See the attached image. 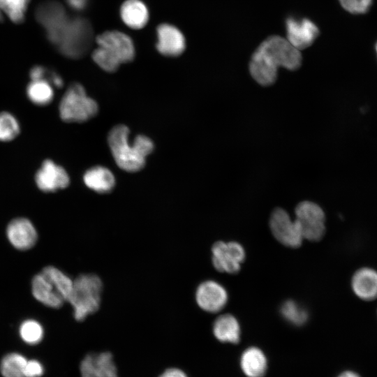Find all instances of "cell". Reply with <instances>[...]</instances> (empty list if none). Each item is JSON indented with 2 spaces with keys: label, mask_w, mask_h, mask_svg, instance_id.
<instances>
[{
  "label": "cell",
  "mask_w": 377,
  "mask_h": 377,
  "mask_svg": "<svg viewBox=\"0 0 377 377\" xmlns=\"http://www.w3.org/2000/svg\"><path fill=\"white\" fill-rule=\"evenodd\" d=\"M269 226L274 237L286 246L296 248L302 242V235L295 220L283 209L276 208L271 214Z\"/></svg>",
  "instance_id": "9"
},
{
  "label": "cell",
  "mask_w": 377,
  "mask_h": 377,
  "mask_svg": "<svg viewBox=\"0 0 377 377\" xmlns=\"http://www.w3.org/2000/svg\"><path fill=\"white\" fill-rule=\"evenodd\" d=\"M27 359L21 353L11 352L0 361V373L3 377H25L24 367Z\"/></svg>",
  "instance_id": "26"
},
{
  "label": "cell",
  "mask_w": 377,
  "mask_h": 377,
  "mask_svg": "<svg viewBox=\"0 0 377 377\" xmlns=\"http://www.w3.org/2000/svg\"><path fill=\"white\" fill-rule=\"evenodd\" d=\"M212 251L213 265L222 272L237 273L245 258L243 247L235 242H217L212 246Z\"/></svg>",
  "instance_id": "10"
},
{
  "label": "cell",
  "mask_w": 377,
  "mask_h": 377,
  "mask_svg": "<svg viewBox=\"0 0 377 377\" xmlns=\"http://www.w3.org/2000/svg\"><path fill=\"white\" fill-rule=\"evenodd\" d=\"M83 181L89 188L99 193L111 191L115 185L112 172L102 166H96L88 170L84 175Z\"/></svg>",
  "instance_id": "21"
},
{
  "label": "cell",
  "mask_w": 377,
  "mask_h": 377,
  "mask_svg": "<svg viewBox=\"0 0 377 377\" xmlns=\"http://www.w3.org/2000/svg\"><path fill=\"white\" fill-rule=\"evenodd\" d=\"M98 46L111 52L121 64L133 60L135 56L134 44L131 38L119 31H107L96 38Z\"/></svg>",
  "instance_id": "11"
},
{
  "label": "cell",
  "mask_w": 377,
  "mask_h": 377,
  "mask_svg": "<svg viewBox=\"0 0 377 377\" xmlns=\"http://www.w3.org/2000/svg\"><path fill=\"white\" fill-rule=\"evenodd\" d=\"M216 338L222 342L237 343L239 341L240 327L236 318L230 314L218 317L213 325Z\"/></svg>",
  "instance_id": "23"
},
{
  "label": "cell",
  "mask_w": 377,
  "mask_h": 377,
  "mask_svg": "<svg viewBox=\"0 0 377 377\" xmlns=\"http://www.w3.org/2000/svg\"><path fill=\"white\" fill-rule=\"evenodd\" d=\"M158 377H188L186 373L179 368H168Z\"/></svg>",
  "instance_id": "34"
},
{
  "label": "cell",
  "mask_w": 377,
  "mask_h": 377,
  "mask_svg": "<svg viewBox=\"0 0 377 377\" xmlns=\"http://www.w3.org/2000/svg\"><path fill=\"white\" fill-rule=\"evenodd\" d=\"M26 91L28 98L37 105H48L54 98L53 86L46 80H31Z\"/></svg>",
  "instance_id": "24"
},
{
  "label": "cell",
  "mask_w": 377,
  "mask_h": 377,
  "mask_svg": "<svg viewBox=\"0 0 377 377\" xmlns=\"http://www.w3.org/2000/svg\"><path fill=\"white\" fill-rule=\"evenodd\" d=\"M35 17L54 45L70 19L64 6L53 0L40 3L36 9Z\"/></svg>",
  "instance_id": "6"
},
{
  "label": "cell",
  "mask_w": 377,
  "mask_h": 377,
  "mask_svg": "<svg viewBox=\"0 0 377 377\" xmlns=\"http://www.w3.org/2000/svg\"><path fill=\"white\" fill-rule=\"evenodd\" d=\"M279 67L295 71L302 64V54L287 39L272 36L258 47Z\"/></svg>",
  "instance_id": "7"
},
{
  "label": "cell",
  "mask_w": 377,
  "mask_h": 377,
  "mask_svg": "<svg viewBox=\"0 0 377 377\" xmlns=\"http://www.w3.org/2000/svg\"><path fill=\"white\" fill-rule=\"evenodd\" d=\"M341 6L353 14H362L370 8L373 0H339Z\"/></svg>",
  "instance_id": "31"
},
{
  "label": "cell",
  "mask_w": 377,
  "mask_h": 377,
  "mask_svg": "<svg viewBox=\"0 0 377 377\" xmlns=\"http://www.w3.org/2000/svg\"><path fill=\"white\" fill-rule=\"evenodd\" d=\"M19 335L25 343L34 346L43 340L44 329L38 321L34 319H27L20 324Z\"/></svg>",
  "instance_id": "27"
},
{
  "label": "cell",
  "mask_w": 377,
  "mask_h": 377,
  "mask_svg": "<svg viewBox=\"0 0 377 377\" xmlns=\"http://www.w3.org/2000/svg\"><path fill=\"white\" fill-rule=\"evenodd\" d=\"M123 22L130 28L140 29L148 22L149 12L145 4L140 0H126L120 9Z\"/></svg>",
  "instance_id": "20"
},
{
  "label": "cell",
  "mask_w": 377,
  "mask_h": 377,
  "mask_svg": "<svg viewBox=\"0 0 377 377\" xmlns=\"http://www.w3.org/2000/svg\"><path fill=\"white\" fill-rule=\"evenodd\" d=\"M338 377H360L358 374L353 371H345L341 374Z\"/></svg>",
  "instance_id": "36"
},
{
  "label": "cell",
  "mask_w": 377,
  "mask_h": 377,
  "mask_svg": "<svg viewBox=\"0 0 377 377\" xmlns=\"http://www.w3.org/2000/svg\"><path fill=\"white\" fill-rule=\"evenodd\" d=\"M240 365L247 377H263L267 369V361L262 350L251 347L242 353Z\"/></svg>",
  "instance_id": "22"
},
{
  "label": "cell",
  "mask_w": 377,
  "mask_h": 377,
  "mask_svg": "<svg viewBox=\"0 0 377 377\" xmlns=\"http://www.w3.org/2000/svg\"><path fill=\"white\" fill-rule=\"evenodd\" d=\"M296 219L303 239L320 240L325 233V214L321 207L311 201L300 202L295 208Z\"/></svg>",
  "instance_id": "8"
},
{
  "label": "cell",
  "mask_w": 377,
  "mask_h": 377,
  "mask_svg": "<svg viewBox=\"0 0 377 377\" xmlns=\"http://www.w3.org/2000/svg\"><path fill=\"white\" fill-rule=\"evenodd\" d=\"M277 71L278 66L258 47L249 63V72L253 80L262 86L272 85L277 78Z\"/></svg>",
  "instance_id": "18"
},
{
  "label": "cell",
  "mask_w": 377,
  "mask_h": 377,
  "mask_svg": "<svg viewBox=\"0 0 377 377\" xmlns=\"http://www.w3.org/2000/svg\"><path fill=\"white\" fill-rule=\"evenodd\" d=\"M281 313L288 321L295 325L305 323L308 318L306 311L293 300L286 301L282 304Z\"/></svg>",
  "instance_id": "30"
},
{
  "label": "cell",
  "mask_w": 377,
  "mask_h": 377,
  "mask_svg": "<svg viewBox=\"0 0 377 377\" xmlns=\"http://www.w3.org/2000/svg\"><path fill=\"white\" fill-rule=\"evenodd\" d=\"M128 135V128L118 125L110 131L108 142L117 165L125 171L133 172L144 168L147 156L154 149V144L149 138L140 135L131 145Z\"/></svg>",
  "instance_id": "1"
},
{
  "label": "cell",
  "mask_w": 377,
  "mask_h": 377,
  "mask_svg": "<svg viewBox=\"0 0 377 377\" xmlns=\"http://www.w3.org/2000/svg\"><path fill=\"white\" fill-rule=\"evenodd\" d=\"M94 61L103 70L112 73L116 71L120 64V61L108 50L98 46L91 54Z\"/></svg>",
  "instance_id": "29"
},
{
  "label": "cell",
  "mask_w": 377,
  "mask_h": 377,
  "mask_svg": "<svg viewBox=\"0 0 377 377\" xmlns=\"http://www.w3.org/2000/svg\"><path fill=\"white\" fill-rule=\"evenodd\" d=\"M103 290L101 279L94 274L79 275L73 280L68 302L73 307L74 318L82 321L99 308Z\"/></svg>",
  "instance_id": "3"
},
{
  "label": "cell",
  "mask_w": 377,
  "mask_h": 377,
  "mask_svg": "<svg viewBox=\"0 0 377 377\" xmlns=\"http://www.w3.org/2000/svg\"><path fill=\"white\" fill-rule=\"evenodd\" d=\"M352 288L357 297L365 301L377 298V272L371 268H361L353 275Z\"/></svg>",
  "instance_id": "19"
},
{
  "label": "cell",
  "mask_w": 377,
  "mask_h": 377,
  "mask_svg": "<svg viewBox=\"0 0 377 377\" xmlns=\"http://www.w3.org/2000/svg\"><path fill=\"white\" fill-rule=\"evenodd\" d=\"M88 0H66L67 4L73 10H83L87 4Z\"/></svg>",
  "instance_id": "35"
},
{
  "label": "cell",
  "mask_w": 377,
  "mask_h": 377,
  "mask_svg": "<svg viewBox=\"0 0 377 377\" xmlns=\"http://www.w3.org/2000/svg\"><path fill=\"white\" fill-rule=\"evenodd\" d=\"M96 102L89 97L79 83L69 86L59 105L60 117L66 122H84L98 112Z\"/></svg>",
  "instance_id": "5"
},
{
  "label": "cell",
  "mask_w": 377,
  "mask_h": 377,
  "mask_svg": "<svg viewBox=\"0 0 377 377\" xmlns=\"http://www.w3.org/2000/svg\"><path fill=\"white\" fill-rule=\"evenodd\" d=\"M44 367L38 360H27L24 367L25 377H41L44 374Z\"/></svg>",
  "instance_id": "32"
},
{
  "label": "cell",
  "mask_w": 377,
  "mask_h": 377,
  "mask_svg": "<svg viewBox=\"0 0 377 377\" xmlns=\"http://www.w3.org/2000/svg\"><path fill=\"white\" fill-rule=\"evenodd\" d=\"M30 0H0V21L5 17L12 22H24Z\"/></svg>",
  "instance_id": "25"
},
{
  "label": "cell",
  "mask_w": 377,
  "mask_h": 377,
  "mask_svg": "<svg viewBox=\"0 0 377 377\" xmlns=\"http://www.w3.org/2000/svg\"><path fill=\"white\" fill-rule=\"evenodd\" d=\"M38 188L44 192H54L66 188L70 183L67 172L50 159L45 160L35 175Z\"/></svg>",
  "instance_id": "13"
},
{
  "label": "cell",
  "mask_w": 377,
  "mask_h": 377,
  "mask_svg": "<svg viewBox=\"0 0 377 377\" xmlns=\"http://www.w3.org/2000/svg\"><path fill=\"white\" fill-rule=\"evenodd\" d=\"M81 377H118L117 369L111 353H89L80 364Z\"/></svg>",
  "instance_id": "15"
},
{
  "label": "cell",
  "mask_w": 377,
  "mask_h": 377,
  "mask_svg": "<svg viewBox=\"0 0 377 377\" xmlns=\"http://www.w3.org/2000/svg\"><path fill=\"white\" fill-rule=\"evenodd\" d=\"M73 285V280L66 274L50 265L33 277L31 287L37 301L47 307L58 309L68 302Z\"/></svg>",
  "instance_id": "2"
},
{
  "label": "cell",
  "mask_w": 377,
  "mask_h": 377,
  "mask_svg": "<svg viewBox=\"0 0 377 377\" xmlns=\"http://www.w3.org/2000/svg\"><path fill=\"white\" fill-rule=\"evenodd\" d=\"M20 127L17 119L8 112H0V141L13 140L20 133Z\"/></svg>",
  "instance_id": "28"
},
{
  "label": "cell",
  "mask_w": 377,
  "mask_h": 377,
  "mask_svg": "<svg viewBox=\"0 0 377 377\" xmlns=\"http://www.w3.org/2000/svg\"><path fill=\"white\" fill-rule=\"evenodd\" d=\"M286 31L287 40L299 50L311 45L319 34L318 27L307 18L288 17Z\"/></svg>",
  "instance_id": "12"
},
{
  "label": "cell",
  "mask_w": 377,
  "mask_h": 377,
  "mask_svg": "<svg viewBox=\"0 0 377 377\" xmlns=\"http://www.w3.org/2000/svg\"><path fill=\"white\" fill-rule=\"evenodd\" d=\"M93 40L92 27L84 18H70L54 45L64 56L79 59L84 56Z\"/></svg>",
  "instance_id": "4"
},
{
  "label": "cell",
  "mask_w": 377,
  "mask_h": 377,
  "mask_svg": "<svg viewBox=\"0 0 377 377\" xmlns=\"http://www.w3.org/2000/svg\"><path fill=\"white\" fill-rule=\"evenodd\" d=\"M47 69L41 66H34L29 72L31 80H45Z\"/></svg>",
  "instance_id": "33"
},
{
  "label": "cell",
  "mask_w": 377,
  "mask_h": 377,
  "mask_svg": "<svg viewBox=\"0 0 377 377\" xmlns=\"http://www.w3.org/2000/svg\"><path fill=\"white\" fill-rule=\"evenodd\" d=\"M376 52H377V43H376Z\"/></svg>",
  "instance_id": "37"
},
{
  "label": "cell",
  "mask_w": 377,
  "mask_h": 377,
  "mask_svg": "<svg viewBox=\"0 0 377 377\" xmlns=\"http://www.w3.org/2000/svg\"><path fill=\"white\" fill-rule=\"evenodd\" d=\"M195 299L202 309L215 313L223 308L228 300V295L219 283L214 281H206L198 287Z\"/></svg>",
  "instance_id": "16"
},
{
  "label": "cell",
  "mask_w": 377,
  "mask_h": 377,
  "mask_svg": "<svg viewBox=\"0 0 377 377\" xmlns=\"http://www.w3.org/2000/svg\"><path fill=\"white\" fill-rule=\"evenodd\" d=\"M6 233L10 244L20 251L33 248L38 241V232L35 226L30 220L23 217L10 221Z\"/></svg>",
  "instance_id": "14"
},
{
  "label": "cell",
  "mask_w": 377,
  "mask_h": 377,
  "mask_svg": "<svg viewBox=\"0 0 377 377\" xmlns=\"http://www.w3.org/2000/svg\"><path fill=\"white\" fill-rule=\"evenodd\" d=\"M158 51L165 56L177 57L185 50V38L175 27L162 24L157 27Z\"/></svg>",
  "instance_id": "17"
}]
</instances>
